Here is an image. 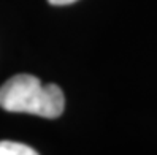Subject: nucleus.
I'll use <instances>...</instances> for the list:
<instances>
[{"label":"nucleus","mask_w":157,"mask_h":155,"mask_svg":"<svg viewBox=\"0 0 157 155\" xmlns=\"http://www.w3.org/2000/svg\"><path fill=\"white\" fill-rule=\"evenodd\" d=\"M0 155H38V152L22 142L0 141Z\"/></svg>","instance_id":"nucleus-2"},{"label":"nucleus","mask_w":157,"mask_h":155,"mask_svg":"<svg viewBox=\"0 0 157 155\" xmlns=\"http://www.w3.org/2000/svg\"><path fill=\"white\" fill-rule=\"evenodd\" d=\"M0 108L8 113L56 119L63 113L65 98L59 86L43 84L36 76L21 73L0 87Z\"/></svg>","instance_id":"nucleus-1"},{"label":"nucleus","mask_w":157,"mask_h":155,"mask_svg":"<svg viewBox=\"0 0 157 155\" xmlns=\"http://www.w3.org/2000/svg\"><path fill=\"white\" fill-rule=\"evenodd\" d=\"M51 5H57V6H62V5H70L73 2H76V0H48Z\"/></svg>","instance_id":"nucleus-3"}]
</instances>
